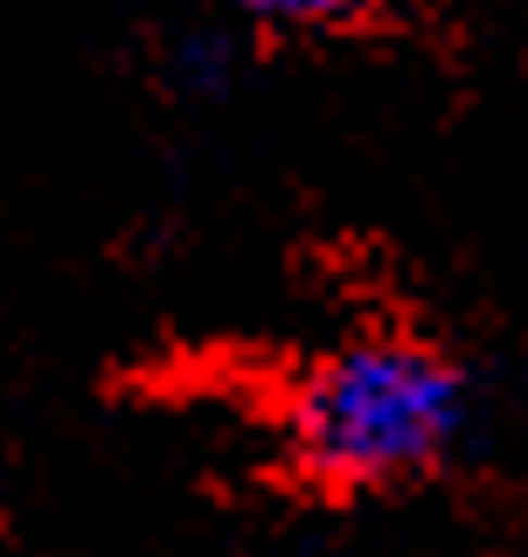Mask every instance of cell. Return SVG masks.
<instances>
[{"label":"cell","mask_w":528,"mask_h":557,"mask_svg":"<svg viewBox=\"0 0 528 557\" xmlns=\"http://www.w3.org/2000/svg\"><path fill=\"white\" fill-rule=\"evenodd\" d=\"M292 557H341V550H292Z\"/></svg>","instance_id":"cell-3"},{"label":"cell","mask_w":528,"mask_h":557,"mask_svg":"<svg viewBox=\"0 0 528 557\" xmlns=\"http://www.w3.org/2000/svg\"><path fill=\"white\" fill-rule=\"evenodd\" d=\"M237 8L264 28H355L390 0H237Z\"/></svg>","instance_id":"cell-2"},{"label":"cell","mask_w":528,"mask_h":557,"mask_svg":"<svg viewBox=\"0 0 528 557\" xmlns=\"http://www.w3.org/2000/svg\"><path fill=\"white\" fill-rule=\"evenodd\" d=\"M473 391L466 370L445 348L376 327L320 348L286 391V453L306 481L320 487H397L431 467L466 440Z\"/></svg>","instance_id":"cell-1"}]
</instances>
